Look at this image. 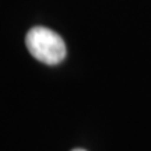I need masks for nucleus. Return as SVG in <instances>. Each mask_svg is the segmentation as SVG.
I'll return each instance as SVG.
<instances>
[{
	"instance_id": "nucleus-1",
	"label": "nucleus",
	"mask_w": 151,
	"mask_h": 151,
	"mask_svg": "<svg viewBox=\"0 0 151 151\" xmlns=\"http://www.w3.org/2000/svg\"><path fill=\"white\" fill-rule=\"evenodd\" d=\"M25 43L29 53L45 65H58L66 56L65 41L49 28H31L25 37Z\"/></svg>"
},
{
	"instance_id": "nucleus-2",
	"label": "nucleus",
	"mask_w": 151,
	"mask_h": 151,
	"mask_svg": "<svg viewBox=\"0 0 151 151\" xmlns=\"http://www.w3.org/2000/svg\"><path fill=\"white\" fill-rule=\"evenodd\" d=\"M71 151H86V150H83V148H76V150H71Z\"/></svg>"
}]
</instances>
